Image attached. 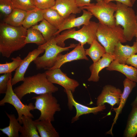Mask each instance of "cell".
I'll return each mask as SVG.
<instances>
[{"label":"cell","instance_id":"1","mask_svg":"<svg viewBox=\"0 0 137 137\" xmlns=\"http://www.w3.org/2000/svg\"><path fill=\"white\" fill-rule=\"evenodd\" d=\"M27 29L23 26L14 27L5 23L0 24V52L3 57L8 58L25 46Z\"/></svg>","mask_w":137,"mask_h":137},{"label":"cell","instance_id":"2","mask_svg":"<svg viewBox=\"0 0 137 137\" xmlns=\"http://www.w3.org/2000/svg\"><path fill=\"white\" fill-rule=\"evenodd\" d=\"M23 83L15 87L14 92L20 99L27 94L33 93L40 95L57 91L58 88L47 79L45 73L25 77Z\"/></svg>","mask_w":137,"mask_h":137},{"label":"cell","instance_id":"3","mask_svg":"<svg viewBox=\"0 0 137 137\" xmlns=\"http://www.w3.org/2000/svg\"><path fill=\"white\" fill-rule=\"evenodd\" d=\"M98 25L99 23L90 21L88 24L83 25L78 30L73 28L62 31L55 36V39L58 45L63 47L65 46V41L69 39L78 41L82 46L86 43L90 45L95 39H96V34Z\"/></svg>","mask_w":137,"mask_h":137},{"label":"cell","instance_id":"4","mask_svg":"<svg viewBox=\"0 0 137 137\" xmlns=\"http://www.w3.org/2000/svg\"><path fill=\"white\" fill-rule=\"evenodd\" d=\"M117 9L114 14L115 25L123 28L124 34L127 41H131L137 31L136 15L132 7L116 2Z\"/></svg>","mask_w":137,"mask_h":137},{"label":"cell","instance_id":"5","mask_svg":"<svg viewBox=\"0 0 137 137\" xmlns=\"http://www.w3.org/2000/svg\"><path fill=\"white\" fill-rule=\"evenodd\" d=\"M96 39L105 48L106 53L112 54L119 42H126L123 29L120 26L108 25L99 23Z\"/></svg>","mask_w":137,"mask_h":137},{"label":"cell","instance_id":"6","mask_svg":"<svg viewBox=\"0 0 137 137\" xmlns=\"http://www.w3.org/2000/svg\"><path fill=\"white\" fill-rule=\"evenodd\" d=\"M55 36L44 44L39 46L38 48L45 50L43 55L38 57L33 61L38 69L48 70L53 67L56 61L58 55L61 52L74 48L77 44H71L66 47L58 45L55 41Z\"/></svg>","mask_w":137,"mask_h":137},{"label":"cell","instance_id":"7","mask_svg":"<svg viewBox=\"0 0 137 137\" xmlns=\"http://www.w3.org/2000/svg\"><path fill=\"white\" fill-rule=\"evenodd\" d=\"M31 99L35 100V109L39 110L41 113L40 116L36 119L37 120H47L53 122L56 113L61 110L60 105L52 93L39 95Z\"/></svg>","mask_w":137,"mask_h":137},{"label":"cell","instance_id":"8","mask_svg":"<svg viewBox=\"0 0 137 137\" xmlns=\"http://www.w3.org/2000/svg\"><path fill=\"white\" fill-rule=\"evenodd\" d=\"M96 3L81 8L91 12L99 23L108 25H115L114 14L117 5L111 2L105 3L103 0H96Z\"/></svg>","mask_w":137,"mask_h":137},{"label":"cell","instance_id":"9","mask_svg":"<svg viewBox=\"0 0 137 137\" xmlns=\"http://www.w3.org/2000/svg\"><path fill=\"white\" fill-rule=\"evenodd\" d=\"M12 77L9 80L8 88L4 98L0 101V106H4L6 103L12 105L16 110L18 114L17 119L19 123L22 124L21 118L23 115L34 118L33 115L30 112L35 109V106L32 103L28 105L23 103L17 96L12 89L11 80Z\"/></svg>","mask_w":137,"mask_h":137},{"label":"cell","instance_id":"10","mask_svg":"<svg viewBox=\"0 0 137 137\" xmlns=\"http://www.w3.org/2000/svg\"><path fill=\"white\" fill-rule=\"evenodd\" d=\"M45 73L51 82L58 84L63 87L64 90H70L73 93L79 85L77 81L69 78L60 68L47 70Z\"/></svg>","mask_w":137,"mask_h":137},{"label":"cell","instance_id":"11","mask_svg":"<svg viewBox=\"0 0 137 137\" xmlns=\"http://www.w3.org/2000/svg\"><path fill=\"white\" fill-rule=\"evenodd\" d=\"M67 98V105L69 109L72 110L74 107L76 110V114L71 120L73 123L79 119V117L82 115L92 113L94 114L105 110L106 107L105 105L102 106L90 107L77 102L74 99L72 92L70 90H64Z\"/></svg>","mask_w":137,"mask_h":137},{"label":"cell","instance_id":"12","mask_svg":"<svg viewBox=\"0 0 137 137\" xmlns=\"http://www.w3.org/2000/svg\"><path fill=\"white\" fill-rule=\"evenodd\" d=\"M122 92L120 89L111 85H105L97 98V106H102L107 103L111 106L119 105Z\"/></svg>","mask_w":137,"mask_h":137},{"label":"cell","instance_id":"13","mask_svg":"<svg viewBox=\"0 0 137 137\" xmlns=\"http://www.w3.org/2000/svg\"><path fill=\"white\" fill-rule=\"evenodd\" d=\"M82 11V14L80 16L76 18L75 14H72L64 19L55 36L64 30L75 27L79 28L82 25L88 24L93 15L91 12L86 9H83Z\"/></svg>","mask_w":137,"mask_h":137},{"label":"cell","instance_id":"14","mask_svg":"<svg viewBox=\"0 0 137 137\" xmlns=\"http://www.w3.org/2000/svg\"><path fill=\"white\" fill-rule=\"evenodd\" d=\"M87 56L83 46L79 43L70 52L64 55L61 53L59 54L54 65L48 70L60 68L63 64L73 61L80 60L88 61L89 59Z\"/></svg>","mask_w":137,"mask_h":137},{"label":"cell","instance_id":"15","mask_svg":"<svg viewBox=\"0 0 137 137\" xmlns=\"http://www.w3.org/2000/svg\"><path fill=\"white\" fill-rule=\"evenodd\" d=\"M44 51V49L38 48L29 53L19 66L15 70L13 77L11 80L12 86L24 80V75L30 63Z\"/></svg>","mask_w":137,"mask_h":137},{"label":"cell","instance_id":"16","mask_svg":"<svg viewBox=\"0 0 137 137\" xmlns=\"http://www.w3.org/2000/svg\"><path fill=\"white\" fill-rule=\"evenodd\" d=\"M114 59V57L112 54L106 53L98 61L93 63L89 67L91 75L88 81L98 82L100 78L99 76L100 72L104 68L108 67Z\"/></svg>","mask_w":137,"mask_h":137},{"label":"cell","instance_id":"17","mask_svg":"<svg viewBox=\"0 0 137 137\" xmlns=\"http://www.w3.org/2000/svg\"><path fill=\"white\" fill-rule=\"evenodd\" d=\"M52 8L56 10L64 19L71 14L80 13L82 9L77 6L75 0H56Z\"/></svg>","mask_w":137,"mask_h":137},{"label":"cell","instance_id":"18","mask_svg":"<svg viewBox=\"0 0 137 137\" xmlns=\"http://www.w3.org/2000/svg\"><path fill=\"white\" fill-rule=\"evenodd\" d=\"M118 42L115 46L112 54L114 59L119 63L126 64L128 59L132 55L137 53V43L134 42L132 46L124 45Z\"/></svg>","mask_w":137,"mask_h":137},{"label":"cell","instance_id":"19","mask_svg":"<svg viewBox=\"0 0 137 137\" xmlns=\"http://www.w3.org/2000/svg\"><path fill=\"white\" fill-rule=\"evenodd\" d=\"M123 84L124 89L121 95L119 105L117 108H113L114 111L116 113V114L112 127L110 130L107 132L108 134H112V130L113 126L115 123L119 115L122 111L129 95L133 88L136 86V83L126 78L123 81Z\"/></svg>","mask_w":137,"mask_h":137},{"label":"cell","instance_id":"20","mask_svg":"<svg viewBox=\"0 0 137 137\" xmlns=\"http://www.w3.org/2000/svg\"><path fill=\"white\" fill-rule=\"evenodd\" d=\"M106 70L119 72L124 75L127 79L137 83V68L133 66L114 60L106 68Z\"/></svg>","mask_w":137,"mask_h":137},{"label":"cell","instance_id":"21","mask_svg":"<svg viewBox=\"0 0 137 137\" xmlns=\"http://www.w3.org/2000/svg\"><path fill=\"white\" fill-rule=\"evenodd\" d=\"M41 137H59L58 132L53 125L51 122L47 120L34 121Z\"/></svg>","mask_w":137,"mask_h":137},{"label":"cell","instance_id":"22","mask_svg":"<svg viewBox=\"0 0 137 137\" xmlns=\"http://www.w3.org/2000/svg\"><path fill=\"white\" fill-rule=\"evenodd\" d=\"M22 124L19 132L21 137H40L32 118L23 115L21 118Z\"/></svg>","mask_w":137,"mask_h":137},{"label":"cell","instance_id":"23","mask_svg":"<svg viewBox=\"0 0 137 137\" xmlns=\"http://www.w3.org/2000/svg\"><path fill=\"white\" fill-rule=\"evenodd\" d=\"M137 134V107H132L124 133L126 137H135Z\"/></svg>","mask_w":137,"mask_h":137},{"label":"cell","instance_id":"24","mask_svg":"<svg viewBox=\"0 0 137 137\" xmlns=\"http://www.w3.org/2000/svg\"><path fill=\"white\" fill-rule=\"evenodd\" d=\"M27 13L24 10L15 8L11 13L6 16L4 20L5 23L14 27L22 26Z\"/></svg>","mask_w":137,"mask_h":137},{"label":"cell","instance_id":"25","mask_svg":"<svg viewBox=\"0 0 137 137\" xmlns=\"http://www.w3.org/2000/svg\"><path fill=\"white\" fill-rule=\"evenodd\" d=\"M6 113L9 119V125L4 128H0V130L8 137H19V132L22 126L21 124L14 114Z\"/></svg>","mask_w":137,"mask_h":137},{"label":"cell","instance_id":"26","mask_svg":"<svg viewBox=\"0 0 137 137\" xmlns=\"http://www.w3.org/2000/svg\"><path fill=\"white\" fill-rule=\"evenodd\" d=\"M44 19L43 10L36 8L27 11L22 26L27 29L37 24L39 22Z\"/></svg>","mask_w":137,"mask_h":137},{"label":"cell","instance_id":"27","mask_svg":"<svg viewBox=\"0 0 137 137\" xmlns=\"http://www.w3.org/2000/svg\"><path fill=\"white\" fill-rule=\"evenodd\" d=\"M32 27L41 32L46 42L55 36V34L58 30L57 28L44 19L39 24H37Z\"/></svg>","mask_w":137,"mask_h":137},{"label":"cell","instance_id":"28","mask_svg":"<svg viewBox=\"0 0 137 137\" xmlns=\"http://www.w3.org/2000/svg\"><path fill=\"white\" fill-rule=\"evenodd\" d=\"M90 47L85 50L87 55L89 56L93 63L97 62L106 53L104 47L95 39L90 44Z\"/></svg>","mask_w":137,"mask_h":137},{"label":"cell","instance_id":"29","mask_svg":"<svg viewBox=\"0 0 137 137\" xmlns=\"http://www.w3.org/2000/svg\"><path fill=\"white\" fill-rule=\"evenodd\" d=\"M43 11L44 19L58 29L64 19L56 10L52 8Z\"/></svg>","mask_w":137,"mask_h":137},{"label":"cell","instance_id":"30","mask_svg":"<svg viewBox=\"0 0 137 137\" xmlns=\"http://www.w3.org/2000/svg\"><path fill=\"white\" fill-rule=\"evenodd\" d=\"M27 36L25 40L26 44L34 43L39 46L46 42L41 32L32 27L27 29Z\"/></svg>","mask_w":137,"mask_h":137},{"label":"cell","instance_id":"31","mask_svg":"<svg viewBox=\"0 0 137 137\" xmlns=\"http://www.w3.org/2000/svg\"><path fill=\"white\" fill-rule=\"evenodd\" d=\"M11 60L12 61L11 62H6L5 63L0 64L1 74L12 73L19 66L23 61L19 56L16 58H12Z\"/></svg>","mask_w":137,"mask_h":137},{"label":"cell","instance_id":"32","mask_svg":"<svg viewBox=\"0 0 137 137\" xmlns=\"http://www.w3.org/2000/svg\"><path fill=\"white\" fill-rule=\"evenodd\" d=\"M12 1L15 8L27 12L37 8L33 0H12Z\"/></svg>","mask_w":137,"mask_h":137},{"label":"cell","instance_id":"33","mask_svg":"<svg viewBox=\"0 0 137 137\" xmlns=\"http://www.w3.org/2000/svg\"><path fill=\"white\" fill-rule=\"evenodd\" d=\"M14 8L12 0H0L1 11L6 16L11 13Z\"/></svg>","mask_w":137,"mask_h":137},{"label":"cell","instance_id":"34","mask_svg":"<svg viewBox=\"0 0 137 137\" xmlns=\"http://www.w3.org/2000/svg\"><path fill=\"white\" fill-rule=\"evenodd\" d=\"M36 7L44 10L51 8L55 5V0H33Z\"/></svg>","mask_w":137,"mask_h":137},{"label":"cell","instance_id":"35","mask_svg":"<svg viewBox=\"0 0 137 137\" xmlns=\"http://www.w3.org/2000/svg\"><path fill=\"white\" fill-rule=\"evenodd\" d=\"M12 77V73L3 74L0 76V94L5 93L7 90L9 80Z\"/></svg>","mask_w":137,"mask_h":137},{"label":"cell","instance_id":"36","mask_svg":"<svg viewBox=\"0 0 137 137\" xmlns=\"http://www.w3.org/2000/svg\"><path fill=\"white\" fill-rule=\"evenodd\" d=\"M126 64L137 68V54H134L130 57L127 60Z\"/></svg>","mask_w":137,"mask_h":137},{"label":"cell","instance_id":"37","mask_svg":"<svg viewBox=\"0 0 137 137\" xmlns=\"http://www.w3.org/2000/svg\"><path fill=\"white\" fill-rule=\"evenodd\" d=\"M91 0H75L77 6L79 7L82 8L84 6L91 5L93 3H90Z\"/></svg>","mask_w":137,"mask_h":137},{"label":"cell","instance_id":"38","mask_svg":"<svg viewBox=\"0 0 137 137\" xmlns=\"http://www.w3.org/2000/svg\"><path fill=\"white\" fill-rule=\"evenodd\" d=\"M106 3H108L113 1L118 2L127 6L132 7L133 6L131 2V0H103Z\"/></svg>","mask_w":137,"mask_h":137},{"label":"cell","instance_id":"39","mask_svg":"<svg viewBox=\"0 0 137 137\" xmlns=\"http://www.w3.org/2000/svg\"><path fill=\"white\" fill-rule=\"evenodd\" d=\"M131 105L132 107H137V96L131 104Z\"/></svg>","mask_w":137,"mask_h":137},{"label":"cell","instance_id":"40","mask_svg":"<svg viewBox=\"0 0 137 137\" xmlns=\"http://www.w3.org/2000/svg\"><path fill=\"white\" fill-rule=\"evenodd\" d=\"M136 0H131V2L133 5Z\"/></svg>","mask_w":137,"mask_h":137},{"label":"cell","instance_id":"41","mask_svg":"<svg viewBox=\"0 0 137 137\" xmlns=\"http://www.w3.org/2000/svg\"><path fill=\"white\" fill-rule=\"evenodd\" d=\"M135 37H136V42H137V31H136V33H135Z\"/></svg>","mask_w":137,"mask_h":137},{"label":"cell","instance_id":"42","mask_svg":"<svg viewBox=\"0 0 137 137\" xmlns=\"http://www.w3.org/2000/svg\"><path fill=\"white\" fill-rule=\"evenodd\" d=\"M136 22L137 23V12L136 13Z\"/></svg>","mask_w":137,"mask_h":137},{"label":"cell","instance_id":"43","mask_svg":"<svg viewBox=\"0 0 137 137\" xmlns=\"http://www.w3.org/2000/svg\"></svg>","mask_w":137,"mask_h":137}]
</instances>
